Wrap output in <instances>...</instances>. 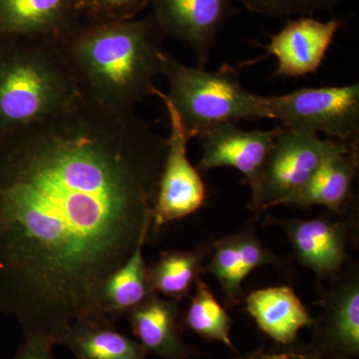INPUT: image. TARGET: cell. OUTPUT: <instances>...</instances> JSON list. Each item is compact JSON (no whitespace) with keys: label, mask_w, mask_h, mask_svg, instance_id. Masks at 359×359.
<instances>
[{"label":"cell","mask_w":359,"mask_h":359,"mask_svg":"<svg viewBox=\"0 0 359 359\" xmlns=\"http://www.w3.org/2000/svg\"><path fill=\"white\" fill-rule=\"evenodd\" d=\"M167 147L134 110L83 94L0 140V314L25 339L112 321L101 289L150 235Z\"/></svg>","instance_id":"obj_1"},{"label":"cell","mask_w":359,"mask_h":359,"mask_svg":"<svg viewBox=\"0 0 359 359\" xmlns=\"http://www.w3.org/2000/svg\"><path fill=\"white\" fill-rule=\"evenodd\" d=\"M164 36L152 15L86 21L62 40L60 48L84 96L110 109L132 111L156 95Z\"/></svg>","instance_id":"obj_2"},{"label":"cell","mask_w":359,"mask_h":359,"mask_svg":"<svg viewBox=\"0 0 359 359\" xmlns=\"http://www.w3.org/2000/svg\"><path fill=\"white\" fill-rule=\"evenodd\" d=\"M82 96L60 45L0 43V140L69 109Z\"/></svg>","instance_id":"obj_3"},{"label":"cell","mask_w":359,"mask_h":359,"mask_svg":"<svg viewBox=\"0 0 359 359\" xmlns=\"http://www.w3.org/2000/svg\"><path fill=\"white\" fill-rule=\"evenodd\" d=\"M161 75L169 84L167 98L192 139L222 123L266 119L261 95L248 91L230 65L208 71L185 65L165 52Z\"/></svg>","instance_id":"obj_4"},{"label":"cell","mask_w":359,"mask_h":359,"mask_svg":"<svg viewBox=\"0 0 359 359\" xmlns=\"http://www.w3.org/2000/svg\"><path fill=\"white\" fill-rule=\"evenodd\" d=\"M261 103L266 119L280 121L285 128L323 133L334 140L358 144V83L261 96Z\"/></svg>","instance_id":"obj_5"},{"label":"cell","mask_w":359,"mask_h":359,"mask_svg":"<svg viewBox=\"0 0 359 359\" xmlns=\"http://www.w3.org/2000/svg\"><path fill=\"white\" fill-rule=\"evenodd\" d=\"M164 102L170 121V136L154 208L151 231L158 233L168 224L191 216L205 205L207 191L199 170L188 158V144L192 139L184 128L178 113L157 89L156 95Z\"/></svg>","instance_id":"obj_6"},{"label":"cell","mask_w":359,"mask_h":359,"mask_svg":"<svg viewBox=\"0 0 359 359\" xmlns=\"http://www.w3.org/2000/svg\"><path fill=\"white\" fill-rule=\"evenodd\" d=\"M318 134L278 127L275 144L264 167L256 198L249 208L261 214L278 207L299 190L320 167L334 143Z\"/></svg>","instance_id":"obj_7"},{"label":"cell","mask_w":359,"mask_h":359,"mask_svg":"<svg viewBox=\"0 0 359 359\" xmlns=\"http://www.w3.org/2000/svg\"><path fill=\"white\" fill-rule=\"evenodd\" d=\"M321 287L320 313L313 320L309 348L325 359L359 355V273L358 266L341 271Z\"/></svg>","instance_id":"obj_8"},{"label":"cell","mask_w":359,"mask_h":359,"mask_svg":"<svg viewBox=\"0 0 359 359\" xmlns=\"http://www.w3.org/2000/svg\"><path fill=\"white\" fill-rule=\"evenodd\" d=\"M233 0H151L152 18L163 34L192 49L198 67L211 58L219 32L236 13Z\"/></svg>","instance_id":"obj_9"},{"label":"cell","mask_w":359,"mask_h":359,"mask_svg":"<svg viewBox=\"0 0 359 359\" xmlns=\"http://www.w3.org/2000/svg\"><path fill=\"white\" fill-rule=\"evenodd\" d=\"M278 132V128L245 131L235 123H222L205 130L197 137L203 150L198 170L204 172L215 168H235L247 179L252 201L259 191L264 167Z\"/></svg>","instance_id":"obj_10"},{"label":"cell","mask_w":359,"mask_h":359,"mask_svg":"<svg viewBox=\"0 0 359 359\" xmlns=\"http://www.w3.org/2000/svg\"><path fill=\"white\" fill-rule=\"evenodd\" d=\"M269 221L283 229L295 259L311 269L320 282H327L344 271L351 240L346 223L328 218Z\"/></svg>","instance_id":"obj_11"},{"label":"cell","mask_w":359,"mask_h":359,"mask_svg":"<svg viewBox=\"0 0 359 359\" xmlns=\"http://www.w3.org/2000/svg\"><path fill=\"white\" fill-rule=\"evenodd\" d=\"M80 22L77 0H0V43L60 45Z\"/></svg>","instance_id":"obj_12"},{"label":"cell","mask_w":359,"mask_h":359,"mask_svg":"<svg viewBox=\"0 0 359 359\" xmlns=\"http://www.w3.org/2000/svg\"><path fill=\"white\" fill-rule=\"evenodd\" d=\"M342 25L339 18L321 21L313 16L289 21L263 46L266 55L278 60L275 76L301 77L316 73Z\"/></svg>","instance_id":"obj_13"},{"label":"cell","mask_w":359,"mask_h":359,"mask_svg":"<svg viewBox=\"0 0 359 359\" xmlns=\"http://www.w3.org/2000/svg\"><path fill=\"white\" fill-rule=\"evenodd\" d=\"M210 257L205 271L221 285L224 308L229 309L244 301L243 283L255 269L285 266V259L262 243L252 224L212 243Z\"/></svg>","instance_id":"obj_14"},{"label":"cell","mask_w":359,"mask_h":359,"mask_svg":"<svg viewBox=\"0 0 359 359\" xmlns=\"http://www.w3.org/2000/svg\"><path fill=\"white\" fill-rule=\"evenodd\" d=\"M358 169V144L334 140L311 178L280 205L301 209L320 205L341 214L353 195Z\"/></svg>","instance_id":"obj_15"},{"label":"cell","mask_w":359,"mask_h":359,"mask_svg":"<svg viewBox=\"0 0 359 359\" xmlns=\"http://www.w3.org/2000/svg\"><path fill=\"white\" fill-rule=\"evenodd\" d=\"M127 316L132 332L148 354L164 359H189L195 354L182 337L179 302L154 292Z\"/></svg>","instance_id":"obj_16"},{"label":"cell","mask_w":359,"mask_h":359,"mask_svg":"<svg viewBox=\"0 0 359 359\" xmlns=\"http://www.w3.org/2000/svg\"><path fill=\"white\" fill-rule=\"evenodd\" d=\"M245 302L248 313L259 330L282 346H292L299 330L313 325L314 318L308 309L287 285L254 290Z\"/></svg>","instance_id":"obj_17"},{"label":"cell","mask_w":359,"mask_h":359,"mask_svg":"<svg viewBox=\"0 0 359 359\" xmlns=\"http://www.w3.org/2000/svg\"><path fill=\"white\" fill-rule=\"evenodd\" d=\"M78 359H147L136 340L116 330L112 321L83 320L71 325L59 340Z\"/></svg>","instance_id":"obj_18"},{"label":"cell","mask_w":359,"mask_h":359,"mask_svg":"<svg viewBox=\"0 0 359 359\" xmlns=\"http://www.w3.org/2000/svg\"><path fill=\"white\" fill-rule=\"evenodd\" d=\"M149 236H144L124 264L104 282L100 294V308L109 320L128 314L132 309L154 294L144 259V245Z\"/></svg>","instance_id":"obj_19"},{"label":"cell","mask_w":359,"mask_h":359,"mask_svg":"<svg viewBox=\"0 0 359 359\" xmlns=\"http://www.w3.org/2000/svg\"><path fill=\"white\" fill-rule=\"evenodd\" d=\"M212 249V243L193 250L163 252L148 266L149 280L155 294L179 302L190 295L205 271V263Z\"/></svg>","instance_id":"obj_20"},{"label":"cell","mask_w":359,"mask_h":359,"mask_svg":"<svg viewBox=\"0 0 359 359\" xmlns=\"http://www.w3.org/2000/svg\"><path fill=\"white\" fill-rule=\"evenodd\" d=\"M195 287V294L183 318L184 325L203 339L222 342L236 351L230 337L233 318L202 278Z\"/></svg>","instance_id":"obj_21"},{"label":"cell","mask_w":359,"mask_h":359,"mask_svg":"<svg viewBox=\"0 0 359 359\" xmlns=\"http://www.w3.org/2000/svg\"><path fill=\"white\" fill-rule=\"evenodd\" d=\"M346 0H233L242 4L250 13L271 18H283L301 14L313 15L339 6Z\"/></svg>","instance_id":"obj_22"},{"label":"cell","mask_w":359,"mask_h":359,"mask_svg":"<svg viewBox=\"0 0 359 359\" xmlns=\"http://www.w3.org/2000/svg\"><path fill=\"white\" fill-rule=\"evenodd\" d=\"M77 4L81 20H120L136 18L151 0H77Z\"/></svg>","instance_id":"obj_23"},{"label":"cell","mask_w":359,"mask_h":359,"mask_svg":"<svg viewBox=\"0 0 359 359\" xmlns=\"http://www.w3.org/2000/svg\"><path fill=\"white\" fill-rule=\"evenodd\" d=\"M53 344L39 337H25V342L13 359H55Z\"/></svg>","instance_id":"obj_24"},{"label":"cell","mask_w":359,"mask_h":359,"mask_svg":"<svg viewBox=\"0 0 359 359\" xmlns=\"http://www.w3.org/2000/svg\"><path fill=\"white\" fill-rule=\"evenodd\" d=\"M297 348L299 347L292 346H287V348L283 349H269V351L259 348L238 359H285L292 356Z\"/></svg>","instance_id":"obj_25"},{"label":"cell","mask_w":359,"mask_h":359,"mask_svg":"<svg viewBox=\"0 0 359 359\" xmlns=\"http://www.w3.org/2000/svg\"><path fill=\"white\" fill-rule=\"evenodd\" d=\"M285 359H325L318 355V354L313 353L309 346L299 347L292 356Z\"/></svg>","instance_id":"obj_26"}]
</instances>
